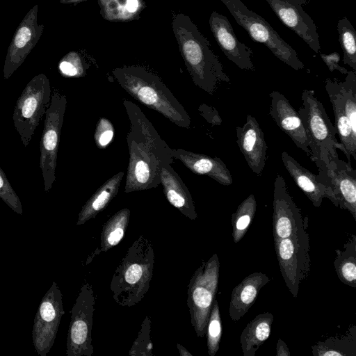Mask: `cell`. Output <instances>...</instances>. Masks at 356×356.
I'll return each mask as SVG.
<instances>
[{"instance_id": "obj_1", "label": "cell", "mask_w": 356, "mask_h": 356, "mask_svg": "<svg viewBox=\"0 0 356 356\" xmlns=\"http://www.w3.org/2000/svg\"><path fill=\"white\" fill-rule=\"evenodd\" d=\"M122 102L129 121L126 137L129 159L124 191L128 193L156 188L161 184L162 167L174 161L172 149L136 104L128 99Z\"/></svg>"}, {"instance_id": "obj_2", "label": "cell", "mask_w": 356, "mask_h": 356, "mask_svg": "<svg viewBox=\"0 0 356 356\" xmlns=\"http://www.w3.org/2000/svg\"><path fill=\"white\" fill-rule=\"evenodd\" d=\"M172 29L185 66L197 86L212 95L220 83H229L209 40L189 16L181 13L175 14Z\"/></svg>"}, {"instance_id": "obj_3", "label": "cell", "mask_w": 356, "mask_h": 356, "mask_svg": "<svg viewBox=\"0 0 356 356\" xmlns=\"http://www.w3.org/2000/svg\"><path fill=\"white\" fill-rule=\"evenodd\" d=\"M112 74L120 86L137 101L179 127H190L189 115L157 74L139 65L116 67Z\"/></svg>"}, {"instance_id": "obj_4", "label": "cell", "mask_w": 356, "mask_h": 356, "mask_svg": "<svg viewBox=\"0 0 356 356\" xmlns=\"http://www.w3.org/2000/svg\"><path fill=\"white\" fill-rule=\"evenodd\" d=\"M155 263L151 241L143 235L129 246L114 271L110 289L114 301L122 307L138 304L149 291Z\"/></svg>"}, {"instance_id": "obj_5", "label": "cell", "mask_w": 356, "mask_h": 356, "mask_svg": "<svg viewBox=\"0 0 356 356\" xmlns=\"http://www.w3.org/2000/svg\"><path fill=\"white\" fill-rule=\"evenodd\" d=\"M301 100L302 106L298 113L307 135L309 157L317 166L318 172H322L329 160L338 156L337 149L339 142L336 138L337 130L314 90H304Z\"/></svg>"}, {"instance_id": "obj_6", "label": "cell", "mask_w": 356, "mask_h": 356, "mask_svg": "<svg viewBox=\"0 0 356 356\" xmlns=\"http://www.w3.org/2000/svg\"><path fill=\"white\" fill-rule=\"evenodd\" d=\"M219 269L218 256L215 253L196 269L188 284L186 303L191 323L197 336L201 338L206 334L209 314L216 299Z\"/></svg>"}, {"instance_id": "obj_7", "label": "cell", "mask_w": 356, "mask_h": 356, "mask_svg": "<svg viewBox=\"0 0 356 356\" xmlns=\"http://www.w3.org/2000/svg\"><path fill=\"white\" fill-rule=\"evenodd\" d=\"M221 1L253 41L264 44L274 56L293 69L304 68L296 50L261 16L249 10L241 0Z\"/></svg>"}, {"instance_id": "obj_8", "label": "cell", "mask_w": 356, "mask_h": 356, "mask_svg": "<svg viewBox=\"0 0 356 356\" xmlns=\"http://www.w3.org/2000/svg\"><path fill=\"white\" fill-rule=\"evenodd\" d=\"M51 99L50 81L43 73L33 76L18 97L13 120L24 147L29 145L38 125L45 115Z\"/></svg>"}, {"instance_id": "obj_9", "label": "cell", "mask_w": 356, "mask_h": 356, "mask_svg": "<svg viewBox=\"0 0 356 356\" xmlns=\"http://www.w3.org/2000/svg\"><path fill=\"white\" fill-rule=\"evenodd\" d=\"M308 222L289 237L274 241L282 278L290 293L298 296L300 285L310 273Z\"/></svg>"}, {"instance_id": "obj_10", "label": "cell", "mask_w": 356, "mask_h": 356, "mask_svg": "<svg viewBox=\"0 0 356 356\" xmlns=\"http://www.w3.org/2000/svg\"><path fill=\"white\" fill-rule=\"evenodd\" d=\"M66 106V96L54 90L45 113L40 142L39 167L42 173L45 193L49 191L56 180L57 154Z\"/></svg>"}, {"instance_id": "obj_11", "label": "cell", "mask_w": 356, "mask_h": 356, "mask_svg": "<svg viewBox=\"0 0 356 356\" xmlns=\"http://www.w3.org/2000/svg\"><path fill=\"white\" fill-rule=\"evenodd\" d=\"M95 298L92 286L84 283L71 310L67 337V356H92V319Z\"/></svg>"}, {"instance_id": "obj_12", "label": "cell", "mask_w": 356, "mask_h": 356, "mask_svg": "<svg viewBox=\"0 0 356 356\" xmlns=\"http://www.w3.org/2000/svg\"><path fill=\"white\" fill-rule=\"evenodd\" d=\"M64 313L62 293L53 282L41 300L33 322V343L39 355L46 356L50 351Z\"/></svg>"}, {"instance_id": "obj_13", "label": "cell", "mask_w": 356, "mask_h": 356, "mask_svg": "<svg viewBox=\"0 0 356 356\" xmlns=\"http://www.w3.org/2000/svg\"><path fill=\"white\" fill-rule=\"evenodd\" d=\"M38 5L31 8L15 30L3 66V77L9 79L20 67L39 41L44 25L38 24Z\"/></svg>"}, {"instance_id": "obj_14", "label": "cell", "mask_w": 356, "mask_h": 356, "mask_svg": "<svg viewBox=\"0 0 356 356\" xmlns=\"http://www.w3.org/2000/svg\"><path fill=\"white\" fill-rule=\"evenodd\" d=\"M273 235L277 241L294 234L308 222L290 195L284 179L280 174L274 182L273 200Z\"/></svg>"}, {"instance_id": "obj_15", "label": "cell", "mask_w": 356, "mask_h": 356, "mask_svg": "<svg viewBox=\"0 0 356 356\" xmlns=\"http://www.w3.org/2000/svg\"><path fill=\"white\" fill-rule=\"evenodd\" d=\"M316 177L319 182L332 189L339 207L350 211L356 220V170L351 163L339 156L332 158Z\"/></svg>"}, {"instance_id": "obj_16", "label": "cell", "mask_w": 356, "mask_h": 356, "mask_svg": "<svg viewBox=\"0 0 356 356\" xmlns=\"http://www.w3.org/2000/svg\"><path fill=\"white\" fill-rule=\"evenodd\" d=\"M286 26L295 32L316 53L321 49L317 26L303 10L306 0H266Z\"/></svg>"}, {"instance_id": "obj_17", "label": "cell", "mask_w": 356, "mask_h": 356, "mask_svg": "<svg viewBox=\"0 0 356 356\" xmlns=\"http://www.w3.org/2000/svg\"><path fill=\"white\" fill-rule=\"evenodd\" d=\"M209 24L217 44L225 56L240 69L254 71L251 49L239 41L228 19L213 11Z\"/></svg>"}, {"instance_id": "obj_18", "label": "cell", "mask_w": 356, "mask_h": 356, "mask_svg": "<svg viewBox=\"0 0 356 356\" xmlns=\"http://www.w3.org/2000/svg\"><path fill=\"white\" fill-rule=\"evenodd\" d=\"M237 144L249 168L258 176L264 168L268 146L255 118L248 114L242 127L236 128Z\"/></svg>"}, {"instance_id": "obj_19", "label": "cell", "mask_w": 356, "mask_h": 356, "mask_svg": "<svg viewBox=\"0 0 356 356\" xmlns=\"http://www.w3.org/2000/svg\"><path fill=\"white\" fill-rule=\"evenodd\" d=\"M270 97V115L277 125L309 156L311 152L305 127L298 113L293 108L286 97L278 91L269 94Z\"/></svg>"}, {"instance_id": "obj_20", "label": "cell", "mask_w": 356, "mask_h": 356, "mask_svg": "<svg viewBox=\"0 0 356 356\" xmlns=\"http://www.w3.org/2000/svg\"><path fill=\"white\" fill-rule=\"evenodd\" d=\"M281 156L287 172L314 207H320L323 198L329 199L334 206L339 207L332 189L319 182L316 175L301 165L286 152H282Z\"/></svg>"}, {"instance_id": "obj_21", "label": "cell", "mask_w": 356, "mask_h": 356, "mask_svg": "<svg viewBox=\"0 0 356 356\" xmlns=\"http://www.w3.org/2000/svg\"><path fill=\"white\" fill-rule=\"evenodd\" d=\"M325 90L332 106L335 118V128L339 136L338 146L351 163L350 156L356 160V136L353 134L350 122L346 115L339 81L336 79L325 80Z\"/></svg>"}, {"instance_id": "obj_22", "label": "cell", "mask_w": 356, "mask_h": 356, "mask_svg": "<svg viewBox=\"0 0 356 356\" xmlns=\"http://www.w3.org/2000/svg\"><path fill=\"white\" fill-rule=\"evenodd\" d=\"M174 159H178L195 174L207 175L223 186H229L233 179L225 163L218 157L195 153L181 148L172 149Z\"/></svg>"}, {"instance_id": "obj_23", "label": "cell", "mask_w": 356, "mask_h": 356, "mask_svg": "<svg viewBox=\"0 0 356 356\" xmlns=\"http://www.w3.org/2000/svg\"><path fill=\"white\" fill-rule=\"evenodd\" d=\"M270 281L264 273L255 272L245 277L232 290L229 305V316L239 321L255 302L261 289Z\"/></svg>"}, {"instance_id": "obj_24", "label": "cell", "mask_w": 356, "mask_h": 356, "mask_svg": "<svg viewBox=\"0 0 356 356\" xmlns=\"http://www.w3.org/2000/svg\"><path fill=\"white\" fill-rule=\"evenodd\" d=\"M160 179L168 201L184 216L191 220H195L197 214L192 195L171 165L162 167Z\"/></svg>"}, {"instance_id": "obj_25", "label": "cell", "mask_w": 356, "mask_h": 356, "mask_svg": "<svg viewBox=\"0 0 356 356\" xmlns=\"http://www.w3.org/2000/svg\"><path fill=\"white\" fill-rule=\"evenodd\" d=\"M123 171L119 172L104 183L82 207L76 225L85 224L103 211L116 196L122 178Z\"/></svg>"}, {"instance_id": "obj_26", "label": "cell", "mask_w": 356, "mask_h": 356, "mask_svg": "<svg viewBox=\"0 0 356 356\" xmlns=\"http://www.w3.org/2000/svg\"><path fill=\"white\" fill-rule=\"evenodd\" d=\"M273 315L265 312L256 316L244 327L240 337L243 356H254L259 347L268 339Z\"/></svg>"}, {"instance_id": "obj_27", "label": "cell", "mask_w": 356, "mask_h": 356, "mask_svg": "<svg viewBox=\"0 0 356 356\" xmlns=\"http://www.w3.org/2000/svg\"><path fill=\"white\" fill-rule=\"evenodd\" d=\"M102 18L111 22L137 20L146 8L145 0H97Z\"/></svg>"}, {"instance_id": "obj_28", "label": "cell", "mask_w": 356, "mask_h": 356, "mask_svg": "<svg viewBox=\"0 0 356 356\" xmlns=\"http://www.w3.org/2000/svg\"><path fill=\"white\" fill-rule=\"evenodd\" d=\"M314 356H355L356 327H350L343 336L318 341L312 346Z\"/></svg>"}, {"instance_id": "obj_29", "label": "cell", "mask_w": 356, "mask_h": 356, "mask_svg": "<svg viewBox=\"0 0 356 356\" xmlns=\"http://www.w3.org/2000/svg\"><path fill=\"white\" fill-rule=\"evenodd\" d=\"M131 216V211L124 208L113 214L104 225L100 236V248L96 254L106 252L116 246L123 238Z\"/></svg>"}, {"instance_id": "obj_30", "label": "cell", "mask_w": 356, "mask_h": 356, "mask_svg": "<svg viewBox=\"0 0 356 356\" xmlns=\"http://www.w3.org/2000/svg\"><path fill=\"white\" fill-rule=\"evenodd\" d=\"M335 272L342 283L353 289L356 288V236L344 244L342 250H336L334 261Z\"/></svg>"}, {"instance_id": "obj_31", "label": "cell", "mask_w": 356, "mask_h": 356, "mask_svg": "<svg viewBox=\"0 0 356 356\" xmlns=\"http://www.w3.org/2000/svg\"><path fill=\"white\" fill-rule=\"evenodd\" d=\"M257 202L253 194L249 195L232 216V237L235 243L246 234L256 213Z\"/></svg>"}, {"instance_id": "obj_32", "label": "cell", "mask_w": 356, "mask_h": 356, "mask_svg": "<svg viewBox=\"0 0 356 356\" xmlns=\"http://www.w3.org/2000/svg\"><path fill=\"white\" fill-rule=\"evenodd\" d=\"M339 42L343 51V61L356 72V32L346 17L339 19L337 24Z\"/></svg>"}, {"instance_id": "obj_33", "label": "cell", "mask_w": 356, "mask_h": 356, "mask_svg": "<svg viewBox=\"0 0 356 356\" xmlns=\"http://www.w3.org/2000/svg\"><path fill=\"white\" fill-rule=\"evenodd\" d=\"M207 345L209 356H215L220 347L222 323L218 302L214 300L207 325Z\"/></svg>"}, {"instance_id": "obj_34", "label": "cell", "mask_w": 356, "mask_h": 356, "mask_svg": "<svg viewBox=\"0 0 356 356\" xmlns=\"http://www.w3.org/2000/svg\"><path fill=\"white\" fill-rule=\"evenodd\" d=\"M58 68L63 76L79 78L86 75L88 67L79 52L71 51L60 60Z\"/></svg>"}, {"instance_id": "obj_35", "label": "cell", "mask_w": 356, "mask_h": 356, "mask_svg": "<svg viewBox=\"0 0 356 356\" xmlns=\"http://www.w3.org/2000/svg\"><path fill=\"white\" fill-rule=\"evenodd\" d=\"M151 320L146 316L141 323L140 329L129 352V356H152L153 343L151 340Z\"/></svg>"}, {"instance_id": "obj_36", "label": "cell", "mask_w": 356, "mask_h": 356, "mask_svg": "<svg viewBox=\"0 0 356 356\" xmlns=\"http://www.w3.org/2000/svg\"><path fill=\"white\" fill-rule=\"evenodd\" d=\"M0 198L15 213H23L21 201L0 167Z\"/></svg>"}, {"instance_id": "obj_37", "label": "cell", "mask_w": 356, "mask_h": 356, "mask_svg": "<svg viewBox=\"0 0 356 356\" xmlns=\"http://www.w3.org/2000/svg\"><path fill=\"white\" fill-rule=\"evenodd\" d=\"M114 136V128L111 121L105 118L99 119L97 124L94 139L96 145L104 149L112 141Z\"/></svg>"}, {"instance_id": "obj_38", "label": "cell", "mask_w": 356, "mask_h": 356, "mask_svg": "<svg viewBox=\"0 0 356 356\" xmlns=\"http://www.w3.org/2000/svg\"><path fill=\"white\" fill-rule=\"evenodd\" d=\"M198 111L209 124L216 126L222 124V120L215 108L202 104L198 108Z\"/></svg>"}, {"instance_id": "obj_39", "label": "cell", "mask_w": 356, "mask_h": 356, "mask_svg": "<svg viewBox=\"0 0 356 356\" xmlns=\"http://www.w3.org/2000/svg\"><path fill=\"white\" fill-rule=\"evenodd\" d=\"M320 56L331 72L337 70L343 74H347V69L339 65L340 55L337 52L329 54H321Z\"/></svg>"}, {"instance_id": "obj_40", "label": "cell", "mask_w": 356, "mask_h": 356, "mask_svg": "<svg viewBox=\"0 0 356 356\" xmlns=\"http://www.w3.org/2000/svg\"><path fill=\"white\" fill-rule=\"evenodd\" d=\"M276 356H289L291 353L286 343L281 339H278L276 344Z\"/></svg>"}, {"instance_id": "obj_41", "label": "cell", "mask_w": 356, "mask_h": 356, "mask_svg": "<svg viewBox=\"0 0 356 356\" xmlns=\"http://www.w3.org/2000/svg\"><path fill=\"white\" fill-rule=\"evenodd\" d=\"M177 348L181 356H193L191 353H189L183 346L180 345L179 343L177 344Z\"/></svg>"}, {"instance_id": "obj_42", "label": "cell", "mask_w": 356, "mask_h": 356, "mask_svg": "<svg viewBox=\"0 0 356 356\" xmlns=\"http://www.w3.org/2000/svg\"><path fill=\"white\" fill-rule=\"evenodd\" d=\"M86 1L88 0H60V2L63 4L76 5Z\"/></svg>"}]
</instances>
